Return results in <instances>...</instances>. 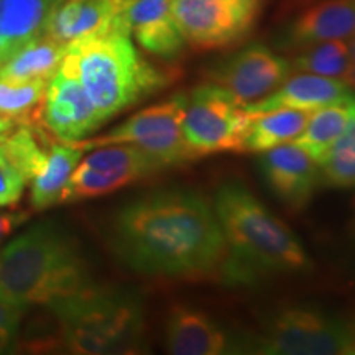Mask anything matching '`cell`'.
Here are the masks:
<instances>
[{
    "label": "cell",
    "mask_w": 355,
    "mask_h": 355,
    "mask_svg": "<svg viewBox=\"0 0 355 355\" xmlns=\"http://www.w3.org/2000/svg\"><path fill=\"white\" fill-rule=\"evenodd\" d=\"M188 96L176 94L168 101L150 105L133 114L125 122L102 135L84 139L74 144L83 152L99 146L132 144L153 155L165 166H176L198 159L184 139L183 121Z\"/></svg>",
    "instance_id": "obj_7"
},
{
    "label": "cell",
    "mask_w": 355,
    "mask_h": 355,
    "mask_svg": "<svg viewBox=\"0 0 355 355\" xmlns=\"http://www.w3.org/2000/svg\"><path fill=\"white\" fill-rule=\"evenodd\" d=\"M44 127H17L8 132L0 144V150L6 155L8 162L20 173L25 183H32L40 166L46 158L48 148H43L40 141L46 140L43 133Z\"/></svg>",
    "instance_id": "obj_25"
},
{
    "label": "cell",
    "mask_w": 355,
    "mask_h": 355,
    "mask_svg": "<svg viewBox=\"0 0 355 355\" xmlns=\"http://www.w3.org/2000/svg\"><path fill=\"white\" fill-rule=\"evenodd\" d=\"M214 209L229 247V283H254L265 275L304 273L311 260L303 243L241 183H224Z\"/></svg>",
    "instance_id": "obj_2"
},
{
    "label": "cell",
    "mask_w": 355,
    "mask_h": 355,
    "mask_svg": "<svg viewBox=\"0 0 355 355\" xmlns=\"http://www.w3.org/2000/svg\"><path fill=\"white\" fill-rule=\"evenodd\" d=\"M166 168L153 155L132 144L94 148L74 168L60 202L105 196Z\"/></svg>",
    "instance_id": "obj_10"
},
{
    "label": "cell",
    "mask_w": 355,
    "mask_h": 355,
    "mask_svg": "<svg viewBox=\"0 0 355 355\" xmlns=\"http://www.w3.org/2000/svg\"><path fill=\"white\" fill-rule=\"evenodd\" d=\"M110 247L145 277L229 283V247L214 204L194 189L166 188L133 199L114 217Z\"/></svg>",
    "instance_id": "obj_1"
},
{
    "label": "cell",
    "mask_w": 355,
    "mask_h": 355,
    "mask_svg": "<svg viewBox=\"0 0 355 355\" xmlns=\"http://www.w3.org/2000/svg\"><path fill=\"white\" fill-rule=\"evenodd\" d=\"M248 122L250 115L242 104L224 89L206 83L188 96L184 139L198 158L222 152L242 153Z\"/></svg>",
    "instance_id": "obj_9"
},
{
    "label": "cell",
    "mask_w": 355,
    "mask_h": 355,
    "mask_svg": "<svg viewBox=\"0 0 355 355\" xmlns=\"http://www.w3.org/2000/svg\"><path fill=\"white\" fill-rule=\"evenodd\" d=\"M83 150L69 144H51L43 165L32 180V206L43 211L61 201L74 168L83 157Z\"/></svg>",
    "instance_id": "obj_24"
},
{
    "label": "cell",
    "mask_w": 355,
    "mask_h": 355,
    "mask_svg": "<svg viewBox=\"0 0 355 355\" xmlns=\"http://www.w3.org/2000/svg\"><path fill=\"white\" fill-rule=\"evenodd\" d=\"M354 207H355V198H354Z\"/></svg>",
    "instance_id": "obj_33"
},
{
    "label": "cell",
    "mask_w": 355,
    "mask_h": 355,
    "mask_svg": "<svg viewBox=\"0 0 355 355\" xmlns=\"http://www.w3.org/2000/svg\"><path fill=\"white\" fill-rule=\"evenodd\" d=\"M25 180L0 150V206H13L20 201Z\"/></svg>",
    "instance_id": "obj_27"
},
{
    "label": "cell",
    "mask_w": 355,
    "mask_h": 355,
    "mask_svg": "<svg viewBox=\"0 0 355 355\" xmlns=\"http://www.w3.org/2000/svg\"><path fill=\"white\" fill-rule=\"evenodd\" d=\"M60 0H0V64L43 33Z\"/></svg>",
    "instance_id": "obj_19"
},
{
    "label": "cell",
    "mask_w": 355,
    "mask_h": 355,
    "mask_svg": "<svg viewBox=\"0 0 355 355\" xmlns=\"http://www.w3.org/2000/svg\"><path fill=\"white\" fill-rule=\"evenodd\" d=\"M123 24L145 51L175 61L184 38L171 10V0H123Z\"/></svg>",
    "instance_id": "obj_16"
},
{
    "label": "cell",
    "mask_w": 355,
    "mask_h": 355,
    "mask_svg": "<svg viewBox=\"0 0 355 355\" xmlns=\"http://www.w3.org/2000/svg\"><path fill=\"white\" fill-rule=\"evenodd\" d=\"M243 152L265 153L283 144L295 141L308 125L311 112L298 109H273L248 114Z\"/></svg>",
    "instance_id": "obj_21"
},
{
    "label": "cell",
    "mask_w": 355,
    "mask_h": 355,
    "mask_svg": "<svg viewBox=\"0 0 355 355\" xmlns=\"http://www.w3.org/2000/svg\"><path fill=\"white\" fill-rule=\"evenodd\" d=\"M247 347L266 355H355V316L290 306L272 314Z\"/></svg>",
    "instance_id": "obj_6"
},
{
    "label": "cell",
    "mask_w": 355,
    "mask_h": 355,
    "mask_svg": "<svg viewBox=\"0 0 355 355\" xmlns=\"http://www.w3.org/2000/svg\"><path fill=\"white\" fill-rule=\"evenodd\" d=\"M69 354H139L145 350V318L139 300L123 291L91 285L48 306Z\"/></svg>",
    "instance_id": "obj_5"
},
{
    "label": "cell",
    "mask_w": 355,
    "mask_h": 355,
    "mask_svg": "<svg viewBox=\"0 0 355 355\" xmlns=\"http://www.w3.org/2000/svg\"><path fill=\"white\" fill-rule=\"evenodd\" d=\"M350 51H352V56L355 58V35H354V42L350 44Z\"/></svg>",
    "instance_id": "obj_31"
},
{
    "label": "cell",
    "mask_w": 355,
    "mask_h": 355,
    "mask_svg": "<svg viewBox=\"0 0 355 355\" xmlns=\"http://www.w3.org/2000/svg\"><path fill=\"white\" fill-rule=\"evenodd\" d=\"M48 81H10L0 76V132L44 127L43 104Z\"/></svg>",
    "instance_id": "obj_20"
},
{
    "label": "cell",
    "mask_w": 355,
    "mask_h": 355,
    "mask_svg": "<svg viewBox=\"0 0 355 355\" xmlns=\"http://www.w3.org/2000/svg\"><path fill=\"white\" fill-rule=\"evenodd\" d=\"M10 132H12V130H10ZM7 133H8V132H0V144H2L3 139H6V135H7Z\"/></svg>",
    "instance_id": "obj_32"
},
{
    "label": "cell",
    "mask_w": 355,
    "mask_h": 355,
    "mask_svg": "<svg viewBox=\"0 0 355 355\" xmlns=\"http://www.w3.org/2000/svg\"><path fill=\"white\" fill-rule=\"evenodd\" d=\"M94 285L78 245L50 224L0 248V296L21 309L53 306Z\"/></svg>",
    "instance_id": "obj_3"
},
{
    "label": "cell",
    "mask_w": 355,
    "mask_h": 355,
    "mask_svg": "<svg viewBox=\"0 0 355 355\" xmlns=\"http://www.w3.org/2000/svg\"><path fill=\"white\" fill-rule=\"evenodd\" d=\"M25 220V212H0V243Z\"/></svg>",
    "instance_id": "obj_29"
},
{
    "label": "cell",
    "mask_w": 355,
    "mask_h": 355,
    "mask_svg": "<svg viewBox=\"0 0 355 355\" xmlns=\"http://www.w3.org/2000/svg\"><path fill=\"white\" fill-rule=\"evenodd\" d=\"M122 12L123 0H60L48 17L43 33L66 46L94 35H130Z\"/></svg>",
    "instance_id": "obj_14"
},
{
    "label": "cell",
    "mask_w": 355,
    "mask_h": 355,
    "mask_svg": "<svg viewBox=\"0 0 355 355\" xmlns=\"http://www.w3.org/2000/svg\"><path fill=\"white\" fill-rule=\"evenodd\" d=\"M42 119L44 128L63 144L87 139L104 123L81 81L64 66L48 81Z\"/></svg>",
    "instance_id": "obj_12"
},
{
    "label": "cell",
    "mask_w": 355,
    "mask_h": 355,
    "mask_svg": "<svg viewBox=\"0 0 355 355\" xmlns=\"http://www.w3.org/2000/svg\"><path fill=\"white\" fill-rule=\"evenodd\" d=\"M355 35V0H322L304 10L283 33V48L301 51L316 43Z\"/></svg>",
    "instance_id": "obj_18"
},
{
    "label": "cell",
    "mask_w": 355,
    "mask_h": 355,
    "mask_svg": "<svg viewBox=\"0 0 355 355\" xmlns=\"http://www.w3.org/2000/svg\"><path fill=\"white\" fill-rule=\"evenodd\" d=\"M165 345L175 355H224L241 352L232 337L211 316L189 304H175L165 324Z\"/></svg>",
    "instance_id": "obj_15"
},
{
    "label": "cell",
    "mask_w": 355,
    "mask_h": 355,
    "mask_svg": "<svg viewBox=\"0 0 355 355\" xmlns=\"http://www.w3.org/2000/svg\"><path fill=\"white\" fill-rule=\"evenodd\" d=\"M260 171L275 198L291 212L306 209L321 183V168L295 141L265 152Z\"/></svg>",
    "instance_id": "obj_13"
},
{
    "label": "cell",
    "mask_w": 355,
    "mask_h": 355,
    "mask_svg": "<svg viewBox=\"0 0 355 355\" xmlns=\"http://www.w3.org/2000/svg\"><path fill=\"white\" fill-rule=\"evenodd\" d=\"M355 117V96L352 99L313 110L308 125L295 140L318 165H321Z\"/></svg>",
    "instance_id": "obj_23"
},
{
    "label": "cell",
    "mask_w": 355,
    "mask_h": 355,
    "mask_svg": "<svg viewBox=\"0 0 355 355\" xmlns=\"http://www.w3.org/2000/svg\"><path fill=\"white\" fill-rule=\"evenodd\" d=\"M61 66L81 81L104 122L157 94L173 79L146 61L130 35L123 33L94 35L71 43Z\"/></svg>",
    "instance_id": "obj_4"
},
{
    "label": "cell",
    "mask_w": 355,
    "mask_h": 355,
    "mask_svg": "<svg viewBox=\"0 0 355 355\" xmlns=\"http://www.w3.org/2000/svg\"><path fill=\"white\" fill-rule=\"evenodd\" d=\"M352 60L354 56L350 51V44L345 43L344 40H331V42L316 43L301 50L291 63V69L300 71V73L337 78L343 76Z\"/></svg>",
    "instance_id": "obj_26"
},
{
    "label": "cell",
    "mask_w": 355,
    "mask_h": 355,
    "mask_svg": "<svg viewBox=\"0 0 355 355\" xmlns=\"http://www.w3.org/2000/svg\"><path fill=\"white\" fill-rule=\"evenodd\" d=\"M66 44L58 43L48 35H38L19 48L0 64V76L10 81H50L61 63H63Z\"/></svg>",
    "instance_id": "obj_22"
},
{
    "label": "cell",
    "mask_w": 355,
    "mask_h": 355,
    "mask_svg": "<svg viewBox=\"0 0 355 355\" xmlns=\"http://www.w3.org/2000/svg\"><path fill=\"white\" fill-rule=\"evenodd\" d=\"M343 81L347 84L349 87H355V58L350 61V64L347 66V69L343 73Z\"/></svg>",
    "instance_id": "obj_30"
},
{
    "label": "cell",
    "mask_w": 355,
    "mask_h": 355,
    "mask_svg": "<svg viewBox=\"0 0 355 355\" xmlns=\"http://www.w3.org/2000/svg\"><path fill=\"white\" fill-rule=\"evenodd\" d=\"M24 313L25 309L8 303L0 296V352H6L15 343Z\"/></svg>",
    "instance_id": "obj_28"
},
{
    "label": "cell",
    "mask_w": 355,
    "mask_h": 355,
    "mask_svg": "<svg viewBox=\"0 0 355 355\" xmlns=\"http://www.w3.org/2000/svg\"><path fill=\"white\" fill-rule=\"evenodd\" d=\"M291 63L266 48L248 44L206 69L207 81L229 92L239 104L263 99L291 73Z\"/></svg>",
    "instance_id": "obj_11"
},
{
    "label": "cell",
    "mask_w": 355,
    "mask_h": 355,
    "mask_svg": "<svg viewBox=\"0 0 355 355\" xmlns=\"http://www.w3.org/2000/svg\"><path fill=\"white\" fill-rule=\"evenodd\" d=\"M265 0H171L184 42L194 50L234 46L254 32Z\"/></svg>",
    "instance_id": "obj_8"
},
{
    "label": "cell",
    "mask_w": 355,
    "mask_h": 355,
    "mask_svg": "<svg viewBox=\"0 0 355 355\" xmlns=\"http://www.w3.org/2000/svg\"><path fill=\"white\" fill-rule=\"evenodd\" d=\"M354 96L343 79L303 73L288 76L272 94L243 105V109L247 114H260L273 109H298L313 112L326 105L340 104L352 99Z\"/></svg>",
    "instance_id": "obj_17"
}]
</instances>
